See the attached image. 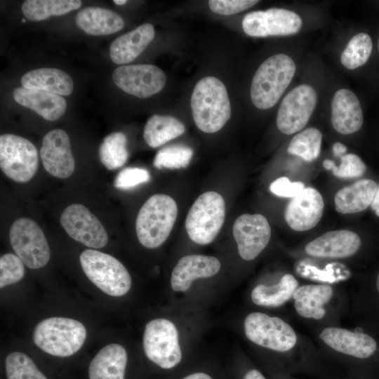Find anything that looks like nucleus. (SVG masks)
Listing matches in <instances>:
<instances>
[{
  "instance_id": "nucleus-25",
  "label": "nucleus",
  "mask_w": 379,
  "mask_h": 379,
  "mask_svg": "<svg viewBox=\"0 0 379 379\" xmlns=\"http://www.w3.org/2000/svg\"><path fill=\"white\" fill-rule=\"evenodd\" d=\"M333 294L331 286L326 284H309L298 286L293 294L294 307L297 313L306 319H322L324 306Z\"/></svg>"
},
{
  "instance_id": "nucleus-32",
  "label": "nucleus",
  "mask_w": 379,
  "mask_h": 379,
  "mask_svg": "<svg viewBox=\"0 0 379 379\" xmlns=\"http://www.w3.org/2000/svg\"><path fill=\"white\" fill-rule=\"evenodd\" d=\"M127 139L121 132L112 133L106 136L99 147V157L108 170L123 166L128 160Z\"/></svg>"
},
{
  "instance_id": "nucleus-37",
  "label": "nucleus",
  "mask_w": 379,
  "mask_h": 379,
  "mask_svg": "<svg viewBox=\"0 0 379 379\" xmlns=\"http://www.w3.org/2000/svg\"><path fill=\"white\" fill-rule=\"evenodd\" d=\"M341 163L338 166L329 159L323 161L324 168L331 170L333 174L340 178H355L361 177L366 171V166L363 161L354 154H344Z\"/></svg>"
},
{
  "instance_id": "nucleus-7",
  "label": "nucleus",
  "mask_w": 379,
  "mask_h": 379,
  "mask_svg": "<svg viewBox=\"0 0 379 379\" xmlns=\"http://www.w3.org/2000/svg\"><path fill=\"white\" fill-rule=\"evenodd\" d=\"M143 348L147 357L164 369L175 367L182 359L178 329L166 319H154L147 324Z\"/></svg>"
},
{
  "instance_id": "nucleus-8",
  "label": "nucleus",
  "mask_w": 379,
  "mask_h": 379,
  "mask_svg": "<svg viewBox=\"0 0 379 379\" xmlns=\"http://www.w3.org/2000/svg\"><path fill=\"white\" fill-rule=\"evenodd\" d=\"M38 166V152L32 142L14 134L1 135L0 168L8 178L27 182L33 178Z\"/></svg>"
},
{
  "instance_id": "nucleus-28",
  "label": "nucleus",
  "mask_w": 379,
  "mask_h": 379,
  "mask_svg": "<svg viewBox=\"0 0 379 379\" xmlns=\"http://www.w3.org/2000/svg\"><path fill=\"white\" fill-rule=\"evenodd\" d=\"M378 185L371 179H361L345 187L335 195V208L340 213H356L367 208L374 198Z\"/></svg>"
},
{
  "instance_id": "nucleus-39",
  "label": "nucleus",
  "mask_w": 379,
  "mask_h": 379,
  "mask_svg": "<svg viewBox=\"0 0 379 379\" xmlns=\"http://www.w3.org/2000/svg\"><path fill=\"white\" fill-rule=\"evenodd\" d=\"M149 179V173L146 169L137 167L126 168L117 175L114 187L118 189L128 190L147 182Z\"/></svg>"
},
{
  "instance_id": "nucleus-24",
  "label": "nucleus",
  "mask_w": 379,
  "mask_h": 379,
  "mask_svg": "<svg viewBox=\"0 0 379 379\" xmlns=\"http://www.w3.org/2000/svg\"><path fill=\"white\" fill-rule=\"evenodd\" d=\"M127 352L119 344L102 347L88 366L89 379H124Z\"/></svg>"
},
{
  "instance_id": "nucleus-42",
  "label": "nucleus",
  "mask_w": 379,
  "mask_h": 379,
  "mask_svg": "<svg viewBox=\"0 0 379 379\" xmlns=\"http://www.w3.org/2000/svg\"><path fill=\"white\" fill-rule=\"evenodd\" d=\"M332 149H333V154L335 157H341L346 152L347 147L345 145H344L343 144L340 142H335L333 144Z\"/></svg>"
},
{
  "instance_id": "nucleus-3",
  "label": "nucleus",
  "mask_w": 379,
  "mask_h": 379,
  "mask_svg": "<svg viewBox=\"0 0 379 379\" xmlns=\"http://www.w3.org/2000/svg\"><path fill=\"white\" fill-rule=\"evenodd\" d=\"M178 215L175 200L166 194L150 197L140 208L135 221L138 241L147 248H156L168 239Z\"/></svg>"
},
{
  "instance_id": "nucleus-14",
  "label": "nucleus",
  "mask_w": 379,
  "mask_h": 379,
  "mask_svg": "<svg viewBox=\"0 0 379 379\" xmlns=\"http://www.w3.org/2000/svg\"><path fill=\"white\" fill-rule=\"evenodd\" d=\"M60 223L70 237L89 248H100L108 241L102 223L82 204L68 206L60 216Z\"/></svg>"
},
{
  "instance_id": "nucleus-44",
  "label": "nucleus",
  "mask_w": 379,
  "mask_h": 379,
  "mask_svg": "<svg viewBox=\"0 0 379 379\" xmlns=\"http://www.w3.org/2000/svg\"><path fill=\"white\" fill-rule=\"evenodd\" d=\"M371 207L375 213L379 217V186H378L374 198L371 204Z\"/></svg>"
},
{
  "instance_id": "nucleus-30",
  "label": "nucleus",
  "mask_w": 379,
  "mask_h": 379,
  "mask_svg": "<svg viewBox=\"0 0 379 379\" xmlns=\"http://www.w3.org/2000/svg\"><path fill=\"white\" fill-rule=\"evenodd\" d=\"M185 131V125L176 118L154 114L147 121L143 137L149 147L156 148L182 135Z\"/></svg>"
},
{
  "instance_id": "nucleus-34",
  "label": "nucleus",
  "mask_w": 379,
  "mask_h": 379,
  "mask_svg": "<svg viewBox=\"0 0 379 379\" xmlns=\"http://www.w3.org/2000/svg\"><path fill=\"white\" fill-rule=\"evenodd\" d=\"M372 41L366 33H359L350 39L341 53L342 65L348 69H354L364 65L372 51Z\"/></svg>"
},
{
  "instance_id": "nucleus-41",
  "label": "nucleus",
  "mask_w": 379,
  "mask_h": 379,
  "mask_svg": "<svg viewBox=\"0 0 379 379\" xmlns=\"http://www.w3.org/2000/svg\"><path fill=\"white\" fill-rule=\"evenodd\" d=\"M305 188L302 182H291L286 177H281L273 181L270 186V192L281 197H294Z\"/></svg>"
},
{
  "instance_id": "nucleus-11",
  "label": "nucleus",
  "mask_w": 379,
  "mask_h": 379,
  "mask_svg": "<svg viewBox=\"0 0 379 379\" xmlns=\"http://www.w3.org/2000/svg\"><path fill=\"white\" fill-rule=\"evenodd\" d=\"M317 101V93L310 85L293 88L282 100L277 116V126L283 133L301 131L307 124Z\"/></svg>"
},
{
  "instance_id": "nucleus-1",
  "label": "nucleus",
  "mask_w": 379,
  "mask_h": 379,
  "mask_svg": "<svg viewBox=\"0 0 379 379\" xmlns=\"http://www.w3.org/2000/svg\"><path fill=\"white\" fill-rule=\"evenodd\" d=\"M190 105L195 124L205 133L220 131L231 116L226 87L214 77H204L196 84Z\"/></svg>"
},
{
  "instance_id": "nucleus-23",
  "label": "nucleus",
  "mask_w": 379,
  "mask_h": 379,
  "mask_svg": "<svg viewBox=\"0 0 379 379\" xmlns=\"http://www.w3.org/2000/svg\"><path fill=\"white\" fill-rule=\"evenodd\" d=\"M152 24L145 23L119 36L110 45L109 56L117 65H124L135 60L154 38Z\"/></svg>"
},
{
  "instance_id": "nucleus-22",
  "label": "nucleus",
  "mask_w": 379,
  "mask_h": 379,
  "mask_svg": "<svg viewBox=\"0 0 379 379\" xmlns=\"http://www.w3.org/2000/svg\"><path fill=\"white\" fill-rule=\"evenodd\" d=\"M13 96L18 104L34 111L47 121L58 119L67 108L63 97L40 90L18 87L14 89Z\"/></svg>"
},
{
  "instance_id": "nucleus-40",
  "label": "nucleus",
  "mask_w": 379,
  "mask_h": 379,
  "mask_svg": "<svg viewBox=\"0 0 379 379\" xmlns=\"http://www.w3.org/2000/svg\"><path fill=\"white\" fill-rule=\"evenodd\" d=\"M258 3L255 0H210V9L218 14L232 15L244 11Z\"/></svg>"
},
{
  "instance_id": "nucleus-47",
  "label": "nucleus",
  "mask_w": 379,
  "mask_h": 379,
  "mask_svg": "<svg viewBox=\"0 0 379 379\" xmlns=\"http://www.w3.org/2000/svg\"><path fill=\"white\" fill-rule=\"evenodd\" d=\"M376 288H377L378 292L379 293V272H378L377 278H376Z\"/></svg>"
},
{
  "instance_id": "nucleus-21",
  "label": "nucleus",
  "mask_w": 379,
  "mask_h": 379,
  "mask_svg": "<svg viewBox=\"0 0 379 379\" xmlns=\"http://www.w3.org/2000/svg\"><path fill=\"white\" fill-rule=\"evenodd\" d=\"M363 112L355 94L349 89L337 91L331 101V124L342 134L359 131L363 124Z\"/></svg>"
},
{
  "instance_id": "nucleus-15",
  "label": "nucleus",
  "mask_w": 379,
  "mask_h": 379,
  "mask_svg": "<svg viewBox=\"0 0 379 379\" xmlns=\"http://www.w3.org/2000/svg\"><path fill=\"white\" fill-rule=\"evenodd\" d=\"M233 236L240 257L245 260H252L268 244L271 227L264 215L245 213L236 219L233 225Z\"/></svg>"
},
{
  "instance_id": "nucleus-6",
  "label": "nucleus",
  "mask_w": 379,
  "mask_h": 379,
  "mask_svg": "<svg viewBox=\"0 0 379 379\" xmlns=\"http://www.w3.org/2000/svg\"><path fill=\"white\" fill-rule=\"evenodd\" d=\"M225 203L222 197L213 191L201 194L190 208L185 229L194 242L206 245L218 234L225 220Z\"/></svg>"
},
{
  "instance_id": "nucleus-36",
  "label": "nucleus",
  "mask_w": 379,
  "mask_h": 379,
  "mask_svg": "<svg viewBox=\"0 0 379 379\" xmlns=\"http://www.w3.org/2000/svg\"><path fill=\"white\" fill-rule=\"evenodd\" d=\"M193 155L192 149L185 145H171L160 149L156 154L154 166L161 169H179L187 167Z\"/></svg>"
},
{
  "instance_id": "nucleus-5",
  "label": "nucleus",
  "mask_w": 379,
  "mask_h": 379,
  "mask_svg": "<svg viewBox=\"0 0 379 379\" xmlns=\"http://www.w3.org/2000/svg\"><path fill=\"white\" fill-rule=\"evenodd\" d=\"M81 268L98 288L111 296H122L131 286L126 268L114 257L103 252L87 249L80 255Z\"/></svg>"
},
{
  "instance_id": "nucleus-10",
  "label": "nucleus",
  "mask_w": 379,
  "mask_h": 379,
  "mask_svg": "<svg viewBox=\"0 0 379 379\" xmlns=\"http://www.w3.org/2000/svg\"><path fill=\"white\" fill-rule=\"evenodd\" d=\"M9 237L14 252L27 267L39 269L49 261L51 252L46 238L33 220L17 219L11 227Z\"/></svg>"
},
{
  "instance_id": "nucleus-43",
  "label": "nucleus",
  "mask_w": 379,
  "mask_h": 379,
  "mask_svg": "<svg viewBox=\"0 0 379 379\" xmlns=\"http://www.w3.org/2000/svg\"><path fill=\"white\" fill-rule=\"evenodd\" d=\"M243 379H266L265 377L258 370L252 369L248 371L244 376Z\"/></svg>"
},
{
  "instance_id": "nucleus-17",
  "label": "nucleus",
  "mask_w": 379,
  "mask_h": 379,
  "mask_svg": "<svg viewBox=\"0 0 379 379\" xmlns=\"http://www.w3.org/2000/svg\"><path fill=\"white\" fill-rule=\"evenodd\" d=\"M324 208L321 194L314 188L305 187L288 202L285 210V220L295 231L309 230L319 222Z\"/></svg>"
},
{
  "instance_id": "nucleus-33",
  "label": "nucleus",
  "mask_w": 379,
  "mask_h": 379,
  "mask_svg": "<svg viewBox=\"0 0 379 379\" xmlns=\"http://www.w3.org/2000/svg\"><path fill=\"white\" fill-rule=\"evenodd\" d=\"M321 140L322 134L317 128H307L293 138L287 151L306 161H312L320 154Z\"/></svg>"
},
{
  "instance_id": "nucleus-27",
  "label": "nucleus",
  "mask_w": 379,
  "mask_h": 379,
  "mask_svg": "<svg viewBox=\"0 0 379 379\" xmlns=\"http://www.w3.org/2000/svg\"><path fill=\"white\" fill-rule=\"evenodd\" d=\"M22 86L58 95H69L74 89L71 77L56 68H40L26 72L20 79Z\"/></svg>"
},
{
  "instance_id": "nucleus-2",
  "label": "nucleus",
  "mask_w": 379,
  "mask_h": 379,
  "mask_svg": "<svg viewBox=\"0 0 379 379\" xmlns=\"http://www.w3.org/2000/svg\"><path fill=\"white\" fill-rule=\"evenodd\" d=\"M293 59L284 53L266 59L256 70L251 85L253 104L258 109L271 108L290 84L295 72Z\"/></svg>"
},
{
  "instance_id": "nucleus-4",
  "label": "nucleus",
  "mask_w": 379,
  "mask_h": 379,
  "mask_svg": "<svg viewBox=\"0 0 379 379\" xmlns=\"http://www.w3.org/2000/svg\"><path fill=\"white\" fill-rule=\"evenodd\" d=\"M86 338V330L80 321L66 317H50L34 328L35 345L51 355L66 357L77 352Z\"/></svg>"
},
{
  "instance_id": "nucleus-46",
  "label": "nucleus",
  "mask_w": 379,
  "mask_h": 379,
  "mask_svg": "<svg viewBox=\"0 0 379 379\" xmlns=\"http://www.w3.org/2000/svg\"><path fill=\"white\" fill-rule=\"evenodd\" d=\"M114 3H115L117 5H124L127 3V1L126 0H114Z\"/></svg>"
},
{
  "instance_id": "nucleus-26",
  "label": "nucleus",
  "mask_w": 379,
  "mask_h": 379,
  "mask_svg": "<svg viewBox=\"0 0 379 379\" xmlns=\"http://www.w3.org/2000/svg\"><path fill=\"white\" fill-rule=\"evenodd\" d=\"M75 22L85 33L93 36L112 34L124 26V20L119 15L100 7L82 8L77 13Z\"/></svg>"
},
{
  "instance_id": "nucleus-18",
  "label": "nucleus",
  "mask_w": 379,
  "mask_h": 379,
  "mask_svg": "<svg viewBox=\"0 0 379 379\" xmlns=\"http://www.w3.org/2000/svg\"><path fill=\"white\" fill-rule=\"evenodd\" d=\"M319 338L332 350L356 358H368L377 350L376 341L369 335L343 328L326 327Z\"/></svg>"
},
{
  "instance_id": "nucleus-9",
  "label": "nucleus",
  "mask_w": 379,
  "mask_h": 379,
  "mask_svg": "<svg viewBox=\"0 0 379 379\" xmlns=\"http://www.w3.org/2000/svg\"><path fill=\"white\" fill-rule=\"evenodd\" d=\"M247 338L260 347L277 352H287L296 345L293 328L285 321L262 312H252L244 323Z\"/></svg>"
},
{
  "instance_id": "nucleus-20",
  "label": "nucleus",
  "mask_w": 379,
  "mask_h": 379,
  "mask_svg": "<svg viewBox=\"0 0 379 379\" xmlns=\"http://www.w3.org/2000/svg\"><path fill=\"white\" fill-rule=\"evenodd\" d=\"M221 267L213 256L190 255L181 258L173 268L171 284L175 291H187L194 280L215 275Z\"/></svg>"
},
{
  "instance_id": "nucleus-29",
  "label": "nucleus",
  "mask_w": 379,
  "mask_h": 379,
  "mask_svg": "<svg viewBox=\"0 0 379 379\" xmlns=\"http://www.w3.org/2000/svg\"><path fill=\"white\" fill-rule=\"evenodd\" d=\"M298 287L297 279L291 274H284L276 284H259L251 291L253 302L258 306L277 307L287 302Z\"/></svg>"
},
{
  "instance_id": "nucleus-45",
  "label": "nucleus",
  "mask_w": 379,
  "mask_h": 379,
  "mask_svg": "<svg viewBox=\"0 0 379 379\" xmlns=\"http://www.w3.org/2000/svg\"><path fill=\"white\" fill-rule=\"evenodd\" d=\"M182 379H213V378L207 373H202V372H197V373H194L190 375H188L186 377L183 378Z\"/></svg>"
},
{
  "instance_id": "nucleus-12",
  "label": "nucleus",
  "mask_w": 379,
  "mask_h": 379,
  "mask_svg": "<svg viewBox=\"0 0 379 379\" xmlns=\"http://www.w3.org/2000/svg\"><path fill=\"white\" fill-rule=\"evenodd\" d=\"M302 25L298 14L277 8L248 13L242 21L244 32L253 37L294 34L299 32Z\"/></svg>"
},
{
  "instance_id": "nucleus-19",
  "label": "nucleus",
  "mask_w": 379,
  "mask_h": 379,
  "mask_svg": "<svg viewBox=\"0 0 379 379\" xmlns=\"http://www.w3.org/2000/svg\"><path fill=\"white\" fill-rule=\"evenodd\" d=\"M361 246L359 235L350 230L330 231L309 242L305 252L312 257L344 258L356 253Z\"/></svg>"
},
{
  "instance_id": "nucleus-31",
  "label": "nucleus",
  "mask_w": 379,
  "mask_h": 379,
  "mask_svg": "<svg viewBox=\"0 0 379 379\" xmlns=\"http://www.w3.org/2000/svg\"><path fill=\"white\" fill-rule=\"evenodd\" d=\"M79 0H27L22 5L24 16L31 21L46 20L51 16L65 15L80 8Z\"/></svg>"
},
{
  "instance_id": "nucleus-48",
  "label": "nucleus",
  "mask_w": 379,
  "mask_h": 379,
  "mask_svg": "<svg viewBox=\"0 0 379 379\" xmlns=\"http://www.w3.org/2000/svg\"><path fill=\"white\" fill-rule=\"evenodd\" d=\"M378 51H379V39H378Z\"/></svg>"
},
{
  "instance_id": "nucleus-35",
  "label": "nucleus",
  "mask_w": 379,
  "mask_h": 379,
  "mask_svg": "<svg viewBox=\"0 0 379 379\" xmlns=\"http://www.w3.org/2000/svg\"><path fill=\"white\" fill-rule=\"evenodd\" d=\"M5 364L7 379H47L33 360L25 353H10Z\"/></svg>"
},
{
  "instance_id": "nucleus-16",
  "label": "nucleus",
  "mask_w": 379,
  "mask_h": 379,
  "mask_svg": "<svg viewBox=\"0 0 379 379\" xmlns=\"http://www.w3.org/2000/svg\"><path fill=\"white\" fill-rule=\"evenodd\" d=\"M40 157L45 170L54 177L67 178L74 171L69 138L62 129H54L44 135Z\"/></svg>"
},
{
  "instance_id": "nucleus-13",
  "label": "nucleus",
  "mask_w": 379,
  "mask_h": 379,
  "mask_svg": "<svg viewBox=\"0 0 379 379\" xmlns=\"http://www.w3.org/2000/svg\"><path fill=\"white\" fill-rule=\"evenodd\" d=\"M112 79L122 91L140 98L158 93L166 81L164 72L149 64L121 65L113 72Z\"/></svg>"
},
{
  "instance_id": "nucleus-38",
  "label": "nucleus",
  "mask_w": 379,
  "mask_h": 379,
  "mask_svg": "<svg viewBox=\"0 0 379 379\" xmlns=\"http://www.w3.org/2000/svg\"><path fill=\"white\" fill-rule=\"evenodd\" d=\"M25 275L23 262L13 253H6L0 258V287L15 284Z\"/></svg>"
}]
</instances>
